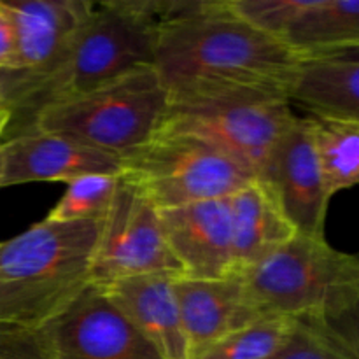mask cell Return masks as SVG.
I'll return each mask as SVG.
<instances>
[{"instance_id": "6da1fadb", "label": "cell", "mask_w": 359, "mask_h": 359, "mask_svg": "<svg viewBox=\"0 0 359 359\" xmlns=\"http://www.w3.org/2000/svg\"><path fill=\"white\" fill-rule=\"evenodd\" d=\"M300 56L238 16L230 0H186L160 28L154 70L168 104L228 95L290 97Z\"/></svg>"}, {"instance_id": "7a4b0ae2", "label": "cell", "mask_w": 359, "mask_h": 359, "mask_svg": "<svg viewBox=\"0 0 359 359\" xmlns=\"http://www.w3.org/2000/svg\"><path fill=\"white\" fill-rule=\"evenodd\" d=\"M102 223L41 221L0 244V325L44 328L91 286Z\"/></svg>"}, {"instance_id": "3957f363", "label": "cell", "mask_w": 359, "mask_h": 359, "mask_svg": "<svg viewBox=\"0 0 359 359\" xmlns=\"http://www.w3.org/2000/svg\"><path fill=\"white\" fill-rule=\"evenodd\" d=\"M186 0H109L93 11L55 70L41 105L88 93L139 69L154 65L161 25ZM39 105V107H41Z\"/></svg>"}, {"instance_id": "277c9868", "label": "cell", "mask_w": 359, "mask_h": 359, "mask_svg": "<svg viewBox=\"0 0 359 359\" xmlns=\"http://www.w3.org/2000/svg\"><path fill=\"white\" fill-rule=\"evenodd\" d=\"M241 276L266 316L323 323L359 298L358 255L337 251L325 237L297 233Z\"/></svg>"}, {"instance_id": "5b68a950", "label": "cell", "mask_w": 359, "mask_h": 359, "mask_svg": "<svg viewBox=\"0 0 359 359\" xmlns=\"http://www.w3.org/2000/svg\"><path fill=\"white\" fill-rule=\"evenodd\" d=\"M168 102L160 76L154 67H147L88 93L41 105L32 128L63 133L125 156L156 135Z\"/></svg>"}, {"instance_id": "8992f818", "label": "cell", "mask_w": 359, "mask_h": 359, "mask_svg": "<svg viewBox=\"0 0 359 359\" xmlns=\"http://www.w3.org/2000/svg\"><path fill=\"white\" fill-rule=\"evenodd\" d=\"M121 160L119 177L135 186L160 212L228 198L256 179L224 151L188 133L160 130Z\"/></svg>"}, {"instance_id": "52a82bcc", "label": "cell", "mask_w": 359, "mask_h": 359, "mask_svg": "<svg viewBox=\"0 0 359 359\" xmlns=\"http://www.w3.org/2000/svg\"><path fill=\"white\" fill-rule=\"evenodd\" d=\"M294 119L286 95L245 93L168 104L160 130L198 137L262 179L277 142Z\"/></svg>"}, {"instance_id": "ba28073f", "label": "cell", "mask_w": 359, "mask_h": 359, "mask_svg": "<svg viewBox=\"0 0 359 359\" xmlns=\"http://www.w3.org/2000/svg\"><path fill=\"white\" fill-rule=\"evenodd\" d=\"M168 273L184 277L165 237L161 214L135 186L119 177L91 259V284Z\"/></svg>"}, {"instance_id": "9c48e42d", "label": "cell", "mask_w": 359, "mask_h": 359, "mask_svg": "<svg viewBox=\"0 0 359 359\" xmlns=\"http://www.w3.org/2000/svg\"><path fill=\"white\" fill-rule=\"evenodd\" d=\"M44 328L51 359H163L95 284Z\"/></svg>"}, {"instance_id": "30bf717a", "label": "cell", "mask_w": 359, "mask_h": 359, "mask_svg": "<svg viewBox=\"0 0 359 359\" xmlns=\"http://www.w3.org/2000/svg\"><path fill=\"white\" fill-rule=\"evenodd\" d=\"M259 181L266 182L276 193L284 214L298 233L325 237L326 212L332 196L326 191L309 118L297 116L277 142Z\"/></svg>"}, {"instance_id": "8fae6325", "label": "cell", "mask_w": 359, "mask_h": 359, "mask_svg": "<svg viewBox=\"0 0 359 359\" xmlns=\"http://www.w3.org/2000/svg\"><path fill=\"white\" fill-rule=\"evenodd\" d=\"M4 170L0 188L27 182H67L84 175H121L119 154L88 146L63 133L27 130L2 139Z\"/></svg>"}, {"instance_id": "7c38bea8", "label": "cell", "mask_w": 359, "mask_h": 359, "mask_svg": "<svg viewBox=\"0 0 359 359\" xmlns=\"http://www.w3.org/2000/svg\"><path fill=\"white\" fill-rule=\"evenodd\" d=\"M174 294L191 359H198L230 333L270 318L256 304L242 276L226 279L177 277Z\"/></svg>"}, {"instance_id": "4fadbf2b", "label": "cell", "mask_w": 359, "mask_h": 359, "mask_svg": "<svg viewBox=\"0 0 359 359\" xmlns=\"http://www.w3.org/2000/svg\"><path fill=\"white\" fill-rule=\"evenodd\" d=\"M172 255L189 279H226L238 276L228 200H205L161 210Z\"/></svg>"}, {"instance_id": "5bb4252c", "label": "cell", "mask_w": 359, "mask_h": 359, "mask_svg": "<svg viewBox=\"0 0 359 359\" xmlns=\"http://www.w3.org/2000/svg\"><path fill=\"white\" fill-rule=\"evenodd\" d=\"M14 21L18 67L48 74L58 67L95 2L90 0H2Z\"/></svg>"}, {"instance_id": "9a60e30c", "label": "cell", "mask_w": 359, "mask_h": 359, "mask_svg": "<svg viewBox=\"0 0 359 359\" xmlns=\"http://www.w3.org/2000/svg\"><path fill=\"white\" fill-rule=\"evenodd\" d=\"M175 276L149 273L98 286L163 359H191L174 294Z\"/></svg>"}, {"instance_id": "2e32d148", "label": "cell", "mask_w": 359, "mask_h": 359, "mask_svg": "<svg viewBox=\"0 0 359 359\" xmlns=\"http://www.w3.org/2000/svg\"><path fill=\"white\" fill-rule=\"evenodd\" d=\"M226 200L238 276L269 258L298 233L276 193L259 179L242 186Z\"/></svg>"}, {"instance_id": "e0dca14e", "label": "cell", "mask_w": 359, "mask_h": 359, "mask_svg": "<svg viewBox=\"0 0 359 359\" xmlns=\"http://www.w3.org/2000/svg\"><path fill=\"white\" fill-rule=\"evenodd\" d=\"M290 100L311 114L359 121V49L302 56Z\"/></svg>"}, {"instance_id": "ac0fdd59", "label": "cell", "mask_w": 359, "mask_h": 359, "mask_svg": "<svg viewBox=\"0 0 359 359\" xmlns=\"http://www.w3.org/2000/svg\"><path fill=\"white\" fill-rule=\"evenodd\" d=\"M284 42L300 58L359 49V0H312Z\"/></svg>"}, {"instance_id": "d6986e66", "label": "cell", "mask_w": 359, "mask_h": 359, "mask_svg": "<svg viewBox=\"0 0 359 359\" xmlns=\"http://www.w3.org/2000/svg\"><path fill=\"white\" fill-rule=\"evenodd\" d=\"M312 140L325 177L326 191H339L359 184V121L332 114L307 116Z\"/></svg>"}, {"instance_id": "ffe728a7", "label": "cell", "mask_w": 359, "mask_h": 359, "mask_svg": "<svg viewBox=\"0 0 359 359\" xmlns=\"http://www.w3.org/2000/svg\"><path fill=\"white\" fill-rule=\"evenodd\" d=\"M297 326V319L263 318L221 339L198 359H266L291 339Z\"/></svg>"}, {"instance_id": "44dd1931", "label": "cell", "mask_w": 359, "mask_h": 359, "mask_svg": "<svg viewBox=\"0 0 359 359\" xmlns=\"http://www.w3.org/2000/svg\"><path fill=\"white\" fill-rule=\"evenodd\" d=\"M119 184V175L93 174L74 179L65 193L49 210V223H76V221L105 219Z\"/></svg>"}, {"instance_id": "7402d4cb", "label": "cell", "mask_w": 359, "mask_h": 359, "mask_svg": "<svg viewBox=\"0 0 359 359\" xmlns=\"http://www.w3.org/2000/svg\"><path fill=\"white\" fill-rule=\"evenodd\" d=\"M230 6L252 27L284 42L291 25L312 6V0H230Z\"/></svg>"}, {"instance_id": "603a6c76", "label": "cell", "mask_w": 359, "mask_h": 359, "mask_svg": "<svg viewBox=\"0 0 359 359\" xmlns=\"http://www.w3.org/2000/svg\"><path fill=\"white\" fill-rule=\"evenodd\" d=\"M48 84V74L30 69H0V111L14 114L20 109H34L41 105L42 93Z\"/></svg>"}, {"instance_id": "cb8c5ba5", "label": "cell", "mask_w": 359, "mask_h": 359, "mask_svg": "<svg viewBox=\"0 0 359 359\" xmlns=\"http://www.w3.org/2000/svg\"><path fill=\"white\" fill-rule=\"evenodd\" d=\"M266 359H349L340 353L316 326L298 321L291 339Z\"/></svg>"}, {"instance_id": "d4e9b609", "label": "cell", "mask_w": 359, "mask_h": 359, "mask_svg": "<svg viewBox=\"0 0 359 359\" xmlns=\"http://www.w3.org/2000/svg\"><path fill=\"white\" fill-rule=\"evenodd\" d=\"M0 359H51L46 328L0 325Z\"/></svg>"}, {"instance_id": "484cf974", "label": "cell", "mask_w": 359, "mask_h": 359, "mask_svg": "<svg viewBox=\"0 0 359 359\" xmlns=\"http://www.w3.org/2000/svg\"><path fill=\"white\" fill-rule=\"evenodd\" d=\"M311 325L316 326L340 353L349 359H359V298L349 311L340 314L339 318Z\"/></svg>"}, {"instance_id": "4316f807", "label": "cell", "mask_w": 359, "mask_h": 359, "mask_svg": "<svg viewBox=\"0 0 359 359\" xmlns=\"http://www.w3.org/2000/svg\"><path fill=\"white\" fill-rule=\"evenodd\" d=\"M18 67V37L9 11L0 0V69Z\"/></svg>"}, {"instance_id": "83f0119b", "label": "cell", "mask_w": 359, "mask_h": 359, "mask_svg": "<svg viewBox=\"0 0 359 359\" xmlns=\"http://www.w3.org/2000/svg\"><path fill=\"white\" fill-rule=\"evenodd\" d=\"M13 112L11 111H0V139L4 137V133H6L7 126L11 125V121H13Z\"/></svg>"}, {"instance_id": "f1b7e54d", "label": "cell", "mask_w": 359, "mask_h": 359, "mask_svg": "<svg viewBox=\"0 0 359 359\" xmlns=\"http://www.w3.org/2000/svg\"><path fill=\"white\" fill-rule=\"evenodd\" d=\"M4 139V137H2ZM2 139H0V181H2V170H4V146Z\"/></svg>"}]
</instances>
